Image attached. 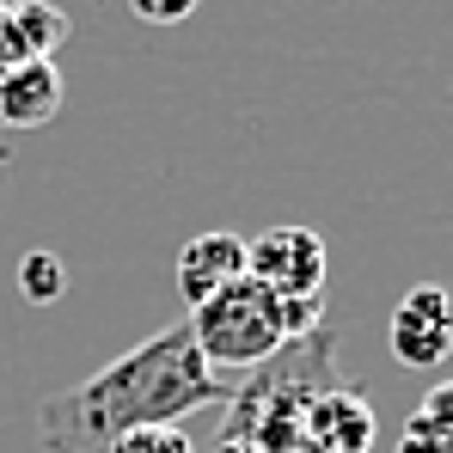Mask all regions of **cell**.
<instances>
[{
    "label": "cell",
    "mask_w": 453,
    "mask_h": 453,
    "mask_svg": "<svg viewBox=\"0 0 453 453\" xmlns=\"http://www.w3.org/2000/svg\"><path fill=\"white\" fill-rule=\"evenodd\" d=\"M226 398H233V380H221L196 356V337L178 319L142 337L129 356L104 362L98 374L50 392L37 404V441L50 453H111V441L129 429H165Z\"/></svg>",
    "instance_id": "6da1fadb"
},
{
    "label": "cell",
    "mask_w": 453,
    "mask_h": 453,
    "mask_svg": "<svg viewBox=\"0 0 453 453\" xmlns=\"http://www.w3.org/2000/svg\"><path fill=\"white\" fill-rule=\"evenodd\" d=\"M331 386H343V374H337V325H319L295 343H282L264 368L239 374L233 398H226L221 435L257 441L264 453H295L312 398H325Z\"/></svg>",
    "instance_id": "7a4b0ae2"
},
{
    "label": "cell",
    "mask_w": 453,
    "mask_h": 453,
    "mask_svg": "<svg viewBox=\"0 0 453 453\" xmlns=\"http://www.w3.org/2000/svg\"><path fill=\"white\" fill-rule=\"evenodd\" d=\"M184 325H190V337H196V356H203L221 380L264 368V362L288 343L282 301H276L264 282H251V276L226 282L221 295H215V301H203Z\"/></svg>",
    "instance_id": "3957f363"
},
{
    "label": "cell",
    "mask_w": 453,
    "mask_h": 453,
    "mask_svg": "<svg viewBox=\"0 0 453 453\" xmlns=\"http://www.w3.org/2000/svg\"><path fill=\"white\" fill-rule=\"evenodd\" d=\"M245 276L264 282L276 301H312L325 295V239L301 221H282L245 239Z\"/></svg>",
    "instance_id": "277c9868"
},
{
    "label": "cell",
    "mask_w": 453,
    "mask_h": 453,
    "mask_svg": "<svg viewBox=\"0 0 453 453\" xmlns=\"http://www.w3.org/2000/svg\"><path fill=\"white\" fill-rule=\"evenodd\" d=\"M386 343H392V362L398 368H441L453 356V295L441 282H417L404 301L392 306V325H386Z\"/></svg>",
    "instance_id": "5b68a950"
},
{
    "label": "cell",
    "mask_w": 453,
    "mask_h": 453,
    "mask_svg": "<svg viewBox=\"0 0 453 453\" xmlns=\"http://www.w3.org/2000/svg\"><path fill=\"white\" fill-rule=\"evenodd\" d=\"M374 435H380L374 398L356 386H331L325 398H312V411L301 423V448L312 453H368Z\"/></svg>",
    "instance_id": "8992f818"
},
{
    "label": "cell",
    "mask_w": 453,
    "mask_h": 453,
    "mask_svg": "<svg viewBox=\"0 0 453 453\" xmlns=\"http://www.w3.org/2000/svg\"><path fill=\"white\" fill-rule=\"evenodd\" d=\"M239 276H245V239L226 233V226L196 233V239L178 251V295H184L190 312H196L203 301H215L226 282H239Z\"/></svg>",
    "instance_id": "52a82bcc"
},
{
    "label": "cell",
    "mask_w": 453,
    "mask_h": 453,
    "mask_svg": "<svg viewBox=\"0 0 453 453\" xmlns=\"http://www.w3.org/2000/svg\"><path fill=\"white\" fill-rule=\"evenodd\" d=\"M62 43H68V12L56 0H0V68L56 62Z\"/></svg>",
    "instance_id": "ba28073f"
},
{
    "label": "cell",
    "mask_w": 453,
    "mask_h": 453,
    "mask_svg": "<svg viewBox=\"0 0 453 453\" xmlns=\"http://www.w3.org/2000/svg\"><path fill=\"white\" fill-rule=\"evenodd\" d=\"M62 111V68L56 62H12L0 68V129H43Z\"/></svg>",
    "instance_id": "9c48e42d"
},
{
    "label": "cell",
    "mask_w": 453,
    "mask_h": 453,
    "mask_svg": "<svg viewBox=\"0 0 453 453\" xmlns=\"http://www.w3.org/2000/svg\"><path fill=\"white\" fill-rule=\"evenodd\" d=\"M19 295L31 306H56L68 295V264L56 251H25L19 257Z\"/></svg>",
    "instance_id": "30bf717a"
},
{
    "label": "cell",
    "mask_w": 453,
    "mask_h": 453,
    "mask_svg": "<svg viewBox=\"0 0 453 453\" xmlns=\"http://www.w3.org/2000/svg\"><path fill=\"white\" fill-rule=\"evenodd\" d=\"M111 453H190V435H184V423H165V429H129V435H117Z\"/></svg>",
    "instance_id": "8fae6325"
},
{
    "label": "cell",
    "mask_w": 453,
    "mask_h": 453,
    "mask_svg": "<svg viewBox=\"0 0 453 453\" xmlns=\"http://www.w3.org/2000/svg\"><path fill=\"white\" fill-rule=\"evenodd\" d=\"M417 423H423V429H435V435H441V448L453 441V380H448V386H435V392L417 404Z\"/></svg>",
    "instance_id": "7c38bea8"
},
{
    "label": "cell",
    "mask_w": 453,
    "mask_h": 453,
    "mask_svg": "<svg viewBox=\"0 0 453 453\" xmlns=\"http://www.w3.org/2000/svg\"><path fill=\"white\" fill-rule=\"evenodd\" d=\"M196 6H203V0H129V12H135L142 25H184Z\"/></svg>",
    "instance_id": "4fadbf2b"
},
{
    "label": "cell",
    "mask_w": 453,
    "mask_h": 453,
    "mask_svg": "<svg viewBox=\"0 0 453 453\" xmlns=\"http://www.w3.org/2000/svg\"><path fill=\"white\" fill-rule=\"evenodd\" d=\"M215 453H264L257 441H239V435H215Z\"/></svg>",
    "instance_id": "5bb4252c"
},
{
    "label": "cell",
    "mask_w": 453,
    "mask_h": 453,
    "mask_svg": "<svg viewBox=\"0 0 453 453\" xmlns=\"http://www.w3.org/2000/svg\"><path fill=\"white\" fill-rule=\"evenodd\" d=\"M295 453H312V448H295Z\"/></svg>",
    "instance_id": "9a60e30c"
},
{
    "label": "cell",
    "mask_w": 453,
    "mask_h": 453,
    "mask_svg": "<svg viewBox=\"0 0 453 453\" xmlns=\"http://www.w3.org/2000/svg\"><path fill=\"white\" fill-rule=\"evenodd\" d=\"M448 453H453V441H448Z\"/></svg>",
    "instance_id": "2e32d148"
},
{
    "label": "cell",
    "mask_w": 453,
    "mask_h": 453,
    "mask_svg": "<svg viewBox=\"0 0 453 453\" xmlns=\"http://www.w3.org/2000/svg\"><path fill=\"white\" fill-rule=\"evenodd\" d=\"M0 165H6V159H0Z\"/></svg>",
    "instance_id": "e0dca14e"
}]
</instances>
